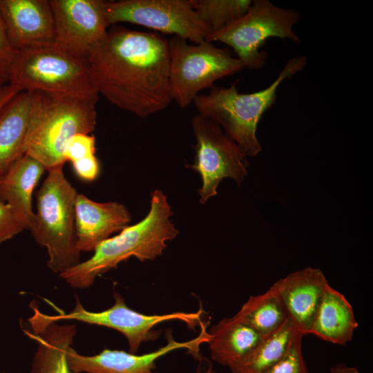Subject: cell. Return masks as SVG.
<instances>
[{
  "label": "cell",
  "instance_id": "cell-23",
  "mask_svg": "<svg viewBox=\"0 0 373 373\" xmlns=\"http://www.w3.org/2000/svg\"><path fill=\"white\" fill-rule=\"evenodd\" d=\"M234 316L262 336L274 332L289 318L274 284L265 292L250 296Z\"/></svg>",
  "mask_w": 373,
  "mask_h": 373
},
{
  "label": "cell",
  "instance_id": "cell-27",
  "mask_svg": "<svg viewBox=\"0 0 373 373\" xmlns=\"http://www.w3.org/2000/svg\"><path fill=\"white\" fill-rule=\"evenodd\" d=\"M23 230L25 227L14 210L0 199V245Z\"/></svg>",
  "mask_w": 373,
  "mask_h": 373
},
{
  "label": "cell",
  "instance_id": "cell-20",
  "mask_svg": "<svg viewBox=\"0 0 373 373\" xmlns=\"http://www.w3.org/2000/svg\"><path fill=\"white\" fill-rule=\"evenodd\" d=\"M358 327L352 306L346 297L328 283L308 334L341 345L352 340Z\"/></svg>",
  "mask_w": 373,
  "mask_h": 373
},
{
  "label": "cell",
  "instance_id": "cell-13",
  "mask_svg": "<svg viewBox=\"0 0 373 373\" xmlns=\"http://www.w3.org/2000/svg\"><path fill=\"white\" fill-rule=\"evenodd\" d=\"M200 326L198 336L184 342L175 341L172 332L169 330L166 334V345L141 355L104 349L97 354L86 356L70 347L67 352L68 365L72 373H157L154 371L156 361L173 351L186 350L198 358L200 347L209 339L207 325L202 322Z\"/></svg>",
  "mask_w": 373,
  "mask_h": 373
},
{
  "label": "cell",
  "instance_id": "cell-33",
  "mask_svg": "<svg viewBox=\"0 0 373 373\" xmlns=\"http://www.w3.org/2000/svg\"><path fill=\"white\" fill-rule=\"evenodd\" d=\"M5 79H7L6 75L0 71V92L3 89V88L5 86H3V81Z\"/></svg>",
  "mask_w": 373,
  "mask_h": 373
},
{
  "label": "cell",
  "instance_id": "cell-31",
  "mask_svg": "<svg viewBox=\"0 0 373 373\" xmlns=\"http://www.w3.org/2000/svg\"><path fill=\"white\" fill-rule=\"evenodd\" d=\"M330 373H360L356 367H350L343 363L336 364L330 370Z\"/></svg>",
  "mask_w": 373,
  "mask_h": 373
},
{
  "label": "cell",
  "instance_id": "cell-1",
  "mask_svg": "<svg viewBox=\"0 0 373 373\" xmlns=\"http://www.w3.org/2000/svg\"><path fill=\"white\" fill-rule=\"evenodd\" d=\"M86 59L98 93L117 108L143 117L171 103L168 40L162 35L113 26Z\"/></svg>",
  "mask_w": 373,
  "mask_h": 373
},
{
  "label": "cell",
  "instance_id": "cell-12",
  "mask_svg": "<svg viewBox=\"0 0 373 373\" xmlns=\"http://www.w3.org/2000/svg\"><path fill=\"white\" fill-rule=\"evenodd\" d=\"M55 23V44L86 58L104 38L110 26L105 1L50 0Z\"/></svg>",
  "mask_w": 373,
  "mask_h": 373
},
{
  "label": "cell",
  "instance_id": "cell-9",
  "mask_svg": "<svg viewBox=\"0 0 373 373\" xmlns=\"http://www.w3.org/2000/svg\"><path fill=\"white\" fill-rule=\"evenodd\" d=\"M31 307L33 314L30 318L38 322L49 323L73 320L118 331L126 337L129 352L133 354H137L143 343L155 341L160 337V332L154 329L158 324L180 321L194 328L201 324L203 314V310L200 309L195 312L144 314L128 307L124 298L117 292L114 294V304L101 312L86 310L79 298H76L74 308L68 313L58 312L49 315L42 313L35 304H31Z\"/></svg>",
  "mask_w": 373,
  "mask_h": 373
},
{
  "label": "cell",
  "instance_id": "cell-29",
  "mask_svg": "<svg viewBox=\"0 0 373 373\" xmlns=\"http://www.w3.org/2000/svg\"><path fill=\"white\" fill-rule=\"evenodd\" d=\"M16 50L12 47L0 15V71L8 76V71Z\"/></svg>",
  "mask_w": 373,
  "mask_h": 373
},
{
  "label": "cell",
  "instance_id": "cell-30",
  "mask_svg": "<svg viewBox=\"0 0 373 373\" xmlns=\"http://www.w3.org/2000/svg\"><path fill=\"white\" fill-rule=\"evenodd\" d=\"M19 90L10 84L6 85L0 92V114L6 105L19 93Z\"/></svg>",
  "mask_w": 373,
  "mask_h": 373
},
{
  "label": "cell",
  "instance_id": "cell-3",
  "mask_svg": "<svg viewBox=\"0 0 373 373\" xmlns=\"http://www.w3.org/2000/svg\"><path fill=\"white\" fill-rule=\"evenodd\" d=\"M306 63L305 55L291 57L277 78L262 90L242 94L235 84L213 86L208 94L198 95L193 103L198 114L217 124L246 156H256L261 151L256 128L262 115L274 104L280 85L303 70Z\"/></svg>",
  "mask_w": 373,
  "mask_h": 373
},
{
  "label": "cell",
  "instance_id": "cell-14",
  "mask_svg": "<svg viewBox=\"0 0 373 373\" xmlns=\"http://www.w3.org/2000/svg\"><path fill=\"white\" fill-rule=\"evenodd\" d=\"M0 15L15 50L55 44L50 0H0Z\"/></svg>",
  "mask_w": 373,
  "mask_h": 373
},
{
  "label": "cell",
  "instance_id": "cell-16",
  "mask_svg": "<svg viewBox=\"0 0 373 373\" xmlns=\"http://www.w3.org/2000/svg\"><path fill=\"white\" fill-rule=\"evenodd\" d=\"M327 284L323 271L314 267L294 271L274 283L289 319L303 335L308 334Z\"/></svg>",
  "mask_w": 373,
  "mask_h": 373
},
{
  "label": "cell",
  "instance_id": "cell-28",
  "mask_svg": "<svg viewBox=\"0 0 373 373\" xmlns=\"http://www.w3.org/2000/svg\"><path fill=\"white\" fill-rule=\"evenodd\" d=\"M75 174L82 180L93 181L99 175V163L95 155L72 162Z\"/></svg>",
  "mask_w": 373,
  "mask_h": 373
},
{
  "label": "cell",
  "instance_id": "cell-6",
  "mask_svg": "<svg viewBox=\"0 0 373 373\" xmlns=\"http://www.w3.org/2000/svg\"><path fill=\"white\" fill-rule=\"evenodd\" d=\"M97 99L98 95L75 97L41 93L25 154L39 161L47 171L64 165L66 142L75 135L89 134L95 129Z\"/></svg>",
  "mask_w": 373,
  "mask_h": 373
},
{
  "label": "cell",
  "instance_id": "cell-5",
  "mask_svg": "<svg viewBox=\"0 0 373 373\" xmlns=\"http://www.w3.org/2000/svg\"><path fill=\"white\" fill-rule=\"evenodd\" d=\"M64 165L49 169L38 189L37 212L30 231L46 249L50 269L58 274L79 262L75 230L76 189L66 178Z\"/></svg>",
  "mask_w": 373,
  "mask_h": 373
},
{
  "label": "cell",
  "instance_id": "cell-26",
  "mask_svg": "<svg viewBox=\"0 0 373 373\" xmlns=\"http://www.w3.org/2000/svg\"><path fill=\"white\" fill-rule=\"evenodd\" d=\"M95 153V138L93 135L79 133L71 137L65 144L62 157L71 162L91 156Z\"/></svg>",
  "mask_w": 373,
  "mask_h": 373
},
{
  "label": "cell",
  "instance_id": "cell-11",
  "mask_svg": "<svg viewBox=\"0 0 373 373\" xmlns=\"http://www.w3.org/2000/svg\"><path fill=\"white\" fill-rule=\"evenodd\" d=\"M191 126L196 140L195 159L191 167L202 178L199 195L204 204L217 194L222 179L232 178L238 184L244 180L247 174V156L211 120L197 114L191 119Z\"/></svg>",
  "mask_w": 373,
  "mask_h": 373
},
{
  "label": "cell",
  "instance_id": "cell-17",
  "mask_svg": "<svg viewBox=\"0 0 373 373\" xmlns=\"http://www.w3.org/2000/svg\"><path fill=\"white\" fill-rule=\"evenodd\" d=\"M41 93L20 92L0 114V175L25 154Z\"/></svg>",
  "mask_w": 373,
  "mask_h": 373
},
{
  "label": "cell",
  "instance_id": "cell-4",
  "mask_svg": "<svg viewBox=\"0 0 373 373\" xmlns=\"http://www.w3.org/2000/svg\"><path fill=\"white\" fill-rule=\"evenodd\" d=\"M7 79L20 92L75 97L99 95L86 58L55 44L16 50Z\"/></svg>",
  "mask_w": 373,
  "mask_h": 373
},
{
  "label": "cell",
  "instance_id": "cell-8",
  "mask_svg": "<svg viewBox=\"0 0 373 373\" xmlns=\"http://www.w3.org/2000/svg\"><path fill=\"white\" fill-rule=\"evenodd\" d=\"M300 18V14L294 10L278 7L269 0H254L243 16L209 35L206 40L227 45L245 68L259 70L267 59V52L260 50L267 39L278 37L300 42L294 32Z\"/></svg>",
  "mask_w": 373,
  "mask_h": 373
},
{
  "label": "cell",
  "instance_id": "cell-7",
  "mask_svg": "<svg viewBox=\"0 0 373 373\" xmlns=\"http://www.w3.org/2000/svg\"><path fill=\"white\" fill-rule=\"evenodd\" d=\"M168 46L169 94L182 108L188 107L202 90L213 86L218 79L245 68L229 48H218L207 40L193 45L173 36Z\"/></svg>",
  "mask_w": 373,
  "mask_h": 373
},
{
  "label": "cell",
  "instance_id": "cell-32",
  "mask_svg": "<svg viewBox=\"0 0 373 373\" xmlns=\"http://www.w3.org/2000/svg\"><path fill=\"white\" fill-rule=\"evenodd\" d=\"M197 373H216L211 363H209L206 368L201 370L200 368L197 369Z\"/></svg>",
  "mask_w": 373,
  "mask_h": 373
},
{
  "label": "cell",
  "instance_id": "cell-21",
  "mask_svg": "<svg viewBox=\"0 0 373 373\" xmlns=\"http://www.w3.org/2000/svg\"><path fill=\"white\" fill-rule=\"evenodd\" d=\"M208 333L211 358L228 367L251 351L263 337L235 316L221 319Z\"/></svg>",
  "mask_w": 373,
  "mask_h": 373
},
{
  "label": "cell",
  "instance_id": "cell-34",
  "mask_svg": "<svg viewBox=\"0 0 373 373\" xmlns=\"http://www.w3.org/2000/svg\"><path fill=\"white\" fill-rule=\"evenodd\" d=\"M0 373H5V372H0Z\"/></svg>",
  "mask_w": 373,
  "mask_h": 373
},
{
  "label": "cell",
  "instance_id": "cell-2",
  "mask_svg": "<svg viewBox=\"0 0 373 373\" xmlns=\"http://www.w3.org/2000/svg\"><path fill=\"white\" fill-rule=\"evenodd\" d=\"M172 213L166 196L162 191L155 190L151 193L150 211L144 219L102 242L90 258L61 272L59 277L73 287L85 289L97 276L132 256L142 262L155 259L162 254L166 242L179 233L170 219Z\"/></svg>",
  "mask_w": 373,
  "mask_h": 373
},
{
  "label": "cell",
  "instance_id": "cell-15",
  "mask_svg": "<svg viewBox=\"0 0 373 373\" xmlns=\"http://www.w3.org/2000/svg\"><path fill=\"white\" fill-rule=\"evenodd\" d=\"M75 230L78 250L93 251L96 247L128 226L131 213L117 202H98L82 193L75 201Z\"/></svg>",
  "mask_w": 373,
  "mask_h": 373
},
{
  "label": "cell",
  "instance_id": "cell-10",
  "mask_svg": "<svg viewBox=\"0 0 373 373\" xmlns=\"http://www.w3.org/2000/svg\"><path fill=\"white\" fill-rule=\"evenodd\" d=\"M105 8L110 26L131 23L173 34L195 44L205 41L211 32L191 0L105 1Z\"/></svg>",
  "mask_w": 373,
  "mask_h": 373
},
{
  "label": "cell",
  "instance_id": "cell-18",
  "mask_svg": "<svg viewBox=\"0 0 373 373\" xmlns=\"http://www.w3.org/2000/svg\"><path fill=\"white\" fill-rule=\"evenodd\" d=\"M46 170L39 161L24 154L0 175V199L11 207L30 231L35 220L32 193Z\"/></svg>",
  "mask_w": 373,
  "mask_h": 373
},
{
  "label": "cell",
  "instance_id": "cell-19",
  "mask_svg": "<svg viewBox=\"0 0 373 373\" xmlns=\"http://www.w3.org/2000/svg\"><path fill=\"white\" fill-rule=\"evenodd\" d=\"M32 331L25 334L36 342L30 373H72L67 352L77 334L75 324L44 323L28 319Z\"/></svg>",
  "mask_w": 373,
  "mask_h": 373
},
{
  "label": "cell",
  "instance_id": "cell-22",
  "mask_svg": "<svg viewBox=\"0 0 373 373\" xmlns=\"http://www.w3.org/2000/svg\"><path fill=\"white\" fill-rule=\"evenodd\" d=\"M297 332L299 331L288 318L278 329L263 336L251 351L229 367L231 372L265 373L283 356Z\"/></svg>",
  "mask_w": 373,
  "mask_h": 373
},
{
  "label": "cell",
  "instance_id": "cell-25",
  "mask_svg": "<svg viewBox=\"0 0 373 373\" xmlns=\"http://www.w3.org/2000/svg\"><path fill=\"white\" fill-rule=\"evenodd\" d=\"M303 336L296 332L283 356L265 373H308L302 352Z\"/></svg>",
  "mask_w": 373,
  "mask_h": 373
},
{
  "label": "cell",
  "instance_id": "cell-24",
  "mask_svg": "<svg viewBox=\"0 0 373 373\" xmlns=\"http://www.w3.org/2000/svg\"><path fill=\"white\" fill-rule=\"evenodd\" d=\"M200 19L216 32L243 16L250 7L251 0H191ZM210 34V35H211Z\"/></svg>",
  "mask_w": 373,
  "mask_h": 373
}]
</instances>
